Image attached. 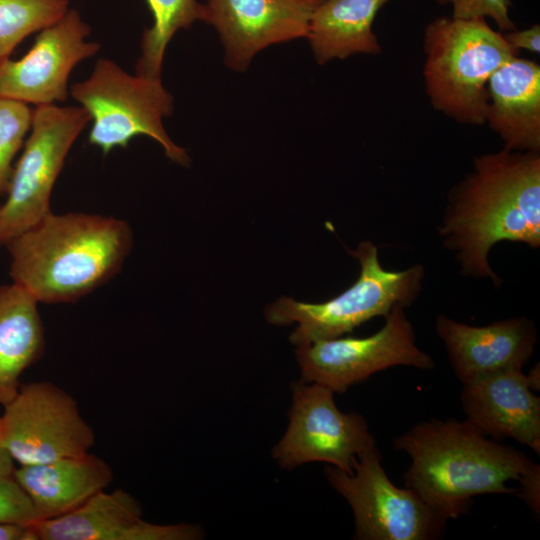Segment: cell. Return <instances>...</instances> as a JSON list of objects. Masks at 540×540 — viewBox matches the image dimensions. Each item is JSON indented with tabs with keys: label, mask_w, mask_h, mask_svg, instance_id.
Masks as SVG:
<instances>
[{
	"label": "cell",
	"mask_w": 540,
	"mask_h": 540,
	"mask_svg": "<svg viewBox=\"0 0 540 540\" xmlns=\"http://www.w3.org/2000/svg\"><path fill=\"white\" fill-rule=\"evenodd\" d=\"M463 275L502 283L489 253L502 241L540 246V156L504 149L474 159L450 193L438 228Z\"/></svg>",
	"instance_id": "obj_1"
},
{
	"label": "cell",
	"mask_w": 540,
	"mask_h": 540,
	"mask_svg": "<svg viewBox=\"0 0 540 540\" xmlns=\"http://www.w3.org/2000/svg\"><path fill=\"white\" fill-rule=\"evenodd\" d=\"M397 450L411 465L405 487L416 492L446 521L465 514L473 498L485 494H515L538 464L522 451L488 439L469 421L431 419L397 437Z\"/></svg>",
	"instance_id": "obj_2"
},
{
	"label": "cell",
	"mask_w": 540,
	"mask_h": 540,
	"mask_svg": "<svg viewBox=\"0 0 540 540\" xmlns=\"http://www.w3.org/2000/svg\"><path fill=\"white\" fill-rule=\"evenodd\" d=\"M13 283L37 302H74L112 278L132 247L128 224L86 213L53 214L7 244Z\"/></svg>",
	"instance_id": "obj_3"
},
{
	"label": "cell",
	"mask_w": 540,
	"mask_h": 540,
	"mask_svg": "<svg viewBox=\"0 0 540 540\" xmlns=\"http://www.w3.org/2000/svg\"><path fill=\"white\" fill-rule=\"evenodd\" d=\"M424 49V78L433 107L461 123L484 124L487 83L518 51L485 18L453 17L426 27Z\"/></svg>",
	"instance_id": "obj_4"
},
{
	"label": "cell",
	"mask_w": 540,
	"mask_h": 540,
	"mask_svg": "<svg viewBox=\"0 0 540 540\" xmlns=\"http://www.w3.org/2000/svg\"><path fill=\"white\" fill-rule=\"evenodd\" d=\"M350 253L359 261L360 273L342 293L320 303L283 296L267 306L269 323L297 324L289 337L292 344L301 346L343 336L372 318H385L395 307L410 306L418 298L425 276L422 265L387 270L380 264L377 246L370 241L360 242Z\"/></svg>",
	"instance_id": "obj_5"
},
{
	"label": "cell",
	"mask_w": 540,
	"mask_h": 540,
	"mask_svg": "<svg viewBox=\"0 0 540 540\" xmlns=\"http://www.w3.org/2000/svg\"><path fill=\"white\" fill-rule=\"evenodd\" d=\"M72 97L90 116L89 143L108 154L126 148L138 135L157 141L172 161L188 165L185 150L177 146L163 126L173 112V97L161 78L131 75L109 59L97 61L91 75L71 86Z\"/></svg>",
	"instance_id": "obj_6"
},
{
	"label": "cell",
	"mask_w": 540,
	"mask_h": 540,
	"mask_svg": "<svg viewBox=\"0 0 540 540\" xmlns=\"http://www.w3.org/2000/svg\"><path fill=\"white\" fill-rule=\"evenodd\" d=\"M90 122L82 107L37 106L30 135L0 206V244H7L50 211L56 179L73 143Z\"/></svg>",
	"instance_id": "obj_7"
},
{
	"label": "cell",
	"mask_w": 540,
	"mask_h": 540,
	"mask_svg": "<svg viewBox=\"0 0 540 540\" xmlns=\"http://www.w3.org/2000/svg\"><path fill=\"white\" fill-rule=\"evenodd\" d=\"M331 487L349 504L358 540H431L439 538L446 520L416 492L395 486L374 447L353 461V472L327 465Z\"/></svg>",
	"instance_id": "obj_8"
},
{
	"label": "cell",
	"mask_w": 540,
	"mask_h": 540,
	"mask_svg": "<svg viewBox=\"0 0 540 540\" xmlns=\"http://www.w3.org/2000/svg\"><path fill=\"white\" fill-rule=\"evenodd\" d=\"M301 379L323 385L335 394L367 380L374 373L394 366L421 370L435 368L433 358L416 345L413 326L404 308L395 307L374 334L337 337L297 346Z\"/></svg>",
	"instance_id": "obj_9"
},
{
	"label": "cell",
	"mask_w": 540,
	"mask_h": 540,
	"mask_svg": "<svg viewBox=\"0 0 540 540\" xmlns=\"http://www.w3.org/2000/svg\"><path fill=\"white\" fill-rule=\"evenodd\" d=\"M3 443L20 465H35L88 453L92 427L76 400L48 381L21 384L0 416Z\"/></svg>",
	"instance_id": "obj_10"
},
{
	"label": "cell",
	"mask_w": 540,
	"mask_h": 540,
	"mask_svg": "<svg viewBox=\"0 0 540 540\" xmlns=\"http://www.w3.org/2000/svg\"><path fill=\"white\" fill-rule=\"evenodd\" d=\"M291 392L289 424L272 449L281 468L323 462L352 473L353 461L377 447L364 417L342 412L329 388L298 381L291 384Z\"/></svg>",
	"instance_id": "obj_11"
},
{
	"label": "cell",
	"mask_w": 540,
	"mask_h": 540,
	"mask_svg": "<svg viewBox=\"0 0 540 540\" xmlns=\"http://www.w3.org/2000/svg\"><path fill=\"white\" fill-rule=\"evenodd\" d=\"M90 31L76 10L42 29L22 58L0 62V97L36 106L65 101L71 71L100 49L86 41Z\"/></svg>",
	"instance_id": "obj_12"
},
{
	"label": "cell",
	"mask_w": 540,
	"mask_h": 540,
	"mask_svg": "<svg viewBox=\"0 0 540 540\" xmlns=\"http://www.w3.org/2000/svg\"><path fill=\"white\" fill-rule=\"evenodd\" d=\"M320 1L207 0L205 23L218 31L226 65L244 71L260 50L306 37Z\"/></svg>",
	"instance_id": "obj_13"
},
{
	"label": "cell",
	"mask_w": 540,
	"mask_h": 540,
	"mask_svg": "<svg viewBox=\"0 0 540 540\" xmlns=\"http://www.w3.org/2000/svg\"><path fill=\"white\" fill-rule=\"evenodd\" d=\"M38 540H196L197 525L155 524L142 518L138 500L122 489L102 490L76 510L34 524Z\"/></svg>",
	"instance_id": "obj_14"
},
{
	"label": "cell",
	"mask_w": 540,
	"mask_h": 540,
	"mask_svg": "<svg viewBox=\"0 0 540 540\" xmlns=\"http://www.w3.org/2000/svg\"><path fill=\"white\" fill-rule=\"evenodd\" d=\"M435 330L462 384L494 372L522 369L537 343L536 327L524 317L473 326L439 315Z\"/></svg>",
	"instance_id": "obj_15"
},
{
	"label": "cell",
	"mask_w": 540,
	"mask_h": 540,
	"mask_svg": "<svg viewBox=\"0 0 540 540\" xmlns=\"http://www.w3.org/2000/svg\"><path fill=\"white\" fill-rule=\"evenodd\" d=\"M467 421L496 440L512 438L540 454V398L522 369H508L462 384Z\"/></svg>",
	"instance_id": "obj_16"
},
{
	"label": "cell",
	"mask_w": 540,
	"mask_h": 540,
	"mask_svg": "<svg viewBox=\"0 0 540 540\" xmlns=\"http://www.w3.org/2000/svg\"><path fill=\"white\" fill-rule=\"evenodd\" d=\"M486 122L500 135L505 148L539 152L540 67L531 60L512 57L487 83Z\"/></svg>",
	"instance_id": "obj_17"
},
{
	"label": "cell",
	"mask_w": 540,
	"mask_h": 540,
	"mask_svg": "<svg viewBox=\"0 0 540 540\" xmlns=\"http://www.w3.org/2000/svg\"><path fill=\"white\" fill-rule=\"evenodd\" d=\"M14 477L30 498L39 522L82 506L110 485L113 471L105 460L88 452L43 464L20 465Z\"/></svg>",
	"instance_id": "obj_18"
},
{
	"label": "cell",
	"mask_w": 540,
	"mask_h": 540,
	"mask_svg": "<svg viewBox=\"0 0 540 540\" xmlns=\"http://www.w3.org/2000/svg\"><path fill=\"white\" fill-rule=\"evenodd\" d=\"M38 302L21 286L0 285V404L20 387V377L42 355L44 330Z\"/></svg>",
	"instance_id": "obj_19"
},
{
	"label": "cell",
	"mask_w": 540,
	"mask_h": 540,
	"mask_svg": "<svg viewBox=\"0 0 540 540\" xmlns=\"http://www.w3.org/2000/svg\"><path fill=\"white\" fill-rule=\"evenodd\" d=\"M389 0H321L315 7L306 37L318 64L353 54H378L373 21Z\"/></svg>",
	"instance_id": "obj_20"
},
{
	"label": "cell",
	"mask_w": 540,
	"mask_h": 540,
	"mask_svg": "<svg viewBox=\"0 0 540 540\" xmlns=\"http://www.w3.org/2000/svg\"><path fill=\"white\" fill-rule=\"evenodd\" d=\"M153 16V25L141 40V56L136 74L160 78L166 48L175 33L188 29L196 21H206L205 4L197 0H146Z\"/></svg>",
	"instance_id": "obj_21"
},
{
	"label": "cell",
	"mask_w": 540,
	"mask_h": 540,
	"mask_svg": "<svg viewBox=\"0 0 540 540\" xmlns=\"http://www.w3.org/2000/svg\"><path fill=\"white\" fill-rule=\"evenodd\" d=\"M68 7V0H0V62L27 36L58 21Z\"/></svg>",
	"instance_id": "obj_22"
},
{
	"label": "cell",
	"mask_w": 540,
	"mask_h": 540,
	"mask_svg": "<svg viewBox=\"0 0 540 540\" xmlns=\"http://www.w3.org/2000/svg\"><path fill=\"white\" fill-rule=\"evenodd\" d=\"M33 110L26 103L0 97V194L8 190L12 161L31 128Z\"/></svg>",
	"instance_id": "obj_23"
},
{
	"label": "cell",
	"mask_w": 540,
	"mask_h": 540,
	"mask_svg": "<svg viewBox=\"0 0 540 540\" xmlns=\"http://www.w3.org/2000/svg\"><path fill=\"white\" fill-rule=\"evenodd\" d=\"M36 522L31 500L14 475L0 476V523L32 526Z\"/></svg>",
	"instance_id": "obj_24"
},
{
	"label": "cell",
	"mask_w": 540,
	"mask_h": 540,
	"mask_svg": "<svg viewBox=\"0 0 540 540\" xmlns=\"http://www.w3.org/2000/svg\"><path fill=\"white\" fill-rule=\"evenodd\" d=\"M453 18H492L501 30L512 31L515 26L509 17L510 0H454Z\"/></svg>",
	"instance_id": "obj_25"
},
{
	"label": "cell",
	"mask_w": 540,
	"mask_h": 540,
	"mask_svg": "<svg viewBox=\"0 0 540 540\" xmlns=\"http://www.w3.org/2000/svg\"><path fill=\"white\" fill-rule=\"evenodd\" d=\"M540 466L535 467L519 483L516 495L526 502V504L537 514H539V486Z\"/></svg>",
	"instance_id": "obj_26"
},
{
	"label": "cell",
	"mask_w": 540,
	"mask_h": 540,
	"mask_svg": "<svg viewBox=\"0 0 540 540\" xmlns=\"http://www.w3.org/2000/svg\"><path fill=\"white\" fill-rule=\"evenodd\" d=\"M503 37L516 51L519 49H526L538 53L540 50L539 25H534L521 31H509L506 34H503Z\"/></svg>",
	"instance_id": "obj_27"
},
{
	"label": "cell",
	"mask_w": 540,
	"mask_h": 540,
	"mask_svg": "<svg viewBox=\"0 0 540 540\" xmlns=\"http://www.w3.org/2000/svg\"><path fill=\"white\" fill-rule=\"evenodd\" d=\"M0 540H38L34 525L0 523Z\"/></svg>",
	"instance_id": "obj_28"
},
{
	"label": "cell",
	"mask_w": 540,
	"mask_h": 540,
	"mask_svg": "<svg viewBox=\"0 0 540 540\" xmlns=\"http://www.w3.org/2000/svg\"><path fill=\"white\" fill-rule=\"evenodd\" d=\"M14 463L15 461L13 460L3 443L0 428V476L14 475V471L16 469Z\"/></svg>",
	"instance_id": "obj_29"
},
{
	"label": "cell",
	"mask_w": 540,
	"mask_h": 540,
	"mask_svg": "<svg viewBox=\"0 0 540 540\" xmlns=\"http://www.w3.org/2000/svg\"><path fill=\"white\" fill-rule=\"evenodd\" d=\"M530 381H531V387L534 390L539 391V384H540V369H539V363L535 365L530 372L527 374Z\"/></svg>",
	"instance_id": "obj_30"
},
{
	"label": "cell",
	"mask_w": 540,
	"mask_h": 540,
	"mask_svg": "<svg viewBox=\"0 0 540 540\" xmlns=\"http://www.w3.org/2000/svg\"><path fill=\"white\" fill-rule=\"evenodd\" d=\"M440 3H452L454 0H438Z\"/></svg>",
	"instance_id": "obj_31"
}]
</instances>
